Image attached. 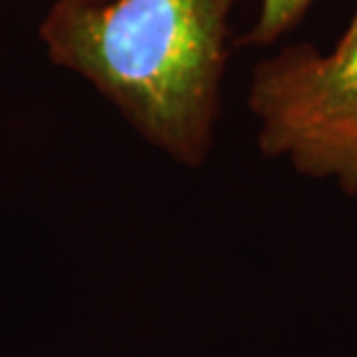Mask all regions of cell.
<instances>
[{"label":"cell","mask_w":357,"mask_h":357,"mask_svg":"<svg viewBox=\"0 0 357 357\" xmlns=\"http://www.w3.org/2000/svg\"><path fill=\"white\" fill-rule=\"evenodd\" d=\"M248 112L262 153L357 195V7L327 52L290 45L260 61Z\"/></svg>","instance_id":"obj_2"},{"label":"cell","mask_w":357,"mask_h":357,"mask_svg":"<svg viewBox=\"0 0 357 357\" xmlns=\"http://www.w3.org/2000/svg\"><path fill=\"white\" fill-rule=\"evenodd\" d=\"M239 0H54L40 38L183 167L209 158Z\"/></svg>","instance_id":"obj_1"},{"label":"cell","mask_w":357,"mask_h":357,"mask_svg":"<svg viewBox=\"0 0 357 357\" xmlns=\"http://www.w3.org/2000/svg\"><path fill=\"white\" fill-rule=\"evenodd\" d=\"M316 0H260L253 28L246 35L248 45L267 47L295 28Z\"/></svg>","instance_id":"obj_3"}]
</instances>
